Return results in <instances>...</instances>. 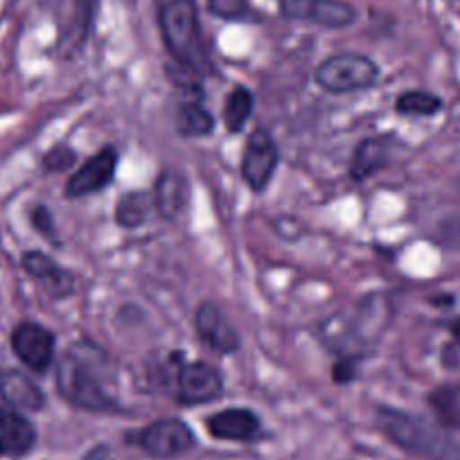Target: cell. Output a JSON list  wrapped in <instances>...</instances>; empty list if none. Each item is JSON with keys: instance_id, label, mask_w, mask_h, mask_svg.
I'll use <instances>...</instances> for the list:
<instances>
[{"instance_id": "cell-19", "label": "cell", "mask_w": 460, "mask_h": 460, "mask_svg": "<svg viewBox=\"0 0 460 460\" xmlns=\"http://www.w3.org/2000/svg\"><path fill=\"white\" fill-rule=\"evenodd\" d=\"M156 210L154 206V197L143 190H134V192H127L118 199L115 203V224L122 226V228H140L143 224H147L149 215Z\"/></svg>"}, {"instance_id": "cell-1", "label": "cell", "mask_w": 460, "mask_h": 460, "mask_svg": "<svg viewBox=\"0 0 460 460\" xmlns=\"http://www.w3.org/2000/svg\"><path fill=\"white\" fill-rule=\"evenodd\" d=\"M55 386L75 409L120 413V366L93 339H77L66 348L57 361Z\"/></svg>"}, {"instance_id": "cell-13", "label": "cell", "mask_w": 460, "mask_h": 460, "mask_svg": "<svg viewBox=\"0 0 460 460\" xmlns=\"http://www.w3.org/2000/svg\"><path fill=\"white\" fill-rule=\"evenodd\" d=\"M0 400L21 413L23 411L37 413V411L46 409V393L41 391V386L28 373L16 368L0 373Z\"/></svg>"}, {"instance_id": "cell-7", "label": "cell", "mask_w": 460, "mask_h": 460, "mask_svg": "<svg viewBox=\"0 0 460 460\" xmlns=\"http://www.w3.org/2000/svg\"><path fill=\"white\" fill-rule=\"evenodd\" d=\"M136 445L152 458H176L197 445V436L183 420L163 418L147 424L136 436Z\"/></svg>"}, {"instance_id": "cell-11", "label": "cell", "mask_w": 460, "mask_h": 460, "mask_svg": "<svg viewBox=\"0 0 460 460\" xmlns=\"http://www.w3.org/2000/svg\"><path fill=\"white\" fill-rule=\"evenodd\" d=\"M194 332L203 345H208L210 350L219 352V355H233V352L240 350V334L228 321V316L210 300L199 305L197 312H194Z\"/></svg>"}, {"instance_id": "cell-2", "label": "cell", "mask_w": 460, "mask_h": 460, "mask_svg": "<svg viewBox=\"0 0 460 460\" xmlns=\"http://www.w3.org/2000/svg\"><path fill=\"white\" fill-rule=\"evenodd\" d=\"M156 16L163 43L181 70L199 77L215 68L199 23L197 0H156Z\"/></svg>"}, {"instance_id": "cell-8", "label": "cell", "mask_w": 460, "mask_h": 460, "mask_svg": "<svg viewBox=\"0 0 460 460\" xmlns=\"http://www.w3.org/2000/svg\"><path fill=\"white\" fill-rule=\"evenodd\" d=\"M280 163V152L273 140V136L267 129L251 131L249 140L244 145V154H242V176L244 183L249 185L253 192H264L271 183L273 174Z\"/></svg>"}, {"instance_id": "cell-10", "label": "cell", "mask_w": 460, "mask_h": 460, "mask_svg": "<svg viewBox=\"0 0 460 460\" xmlns=\"http://www.w3.org/2000/svg\"><path fill=\"white\" fill-rule=\"evenodd\" d=\"M280 14L291 21H307L327 30H343L355 23V7L343 0H280Z\"/></svg>"}, {"instance_id": "cell-24", "label": "cell", "mask_w": 460, "mask_h": 460, "mask_svg": "<svg viewBox=\"0 0 460 460\" xmlns=\"http://www.w3.org/2000/svg\"><path fill=\"white\" fill-rule=\"evenodd\" d=\"M458 397H460V393L456 391V388H451V386L438 388V391L433 393L431 397H429V400H431V404H433V409H436V413L440 415L442 422L449 424V427H456V424H460Z\"/></svg>"}, {"instance_id": "cell-27", "label": "cell", "mask_w": 460, "mask_h": 460, "mask_svg": "<svg viewBox=\"0 0 460 460\" xmlns=\"http://www.w3.org/2000/svg\"><path fill=\"white\" fill-rule=\"evenodd\" d=\"M30 221H32V226L37 228L39 235H43L46 240L50 242H57V228H55V217H52V212L48 210L46 206H34L32 208V215H30Z\"/></svg>"}, {"instance_id": "cell-9", "label": "cell", "mask_w": 460, "mask_h": 460, "mask_svg": "<svg viewBox=\"0 0 460 460\" xmlns=\"http://www.w3.org/2000/svg\"><path fill=\"white\" fill-rule=\"evenodd\" d=\"M12 350L19 357L21 364L37 375H46L55 361L57 339L48 327L39 323H19L10 336Z\"/></svg>"}, {"instance_id": "cell-17", "label": "cell", "mask_w": 460, "mask_h": 460, "mask_svg": "<svg viewBox=\"0 0 460 460\" xmlns=\"http://www.w3.org/2000/svg\"><path fill=\"white\" fill-rule=\"evenodd\" d=\"M21 267L30 278L43 282L55 298H66L75 291L73 273L61 269L50 255L41 253V251H25L21 255Z\"/></svg>"}, {"instance_id": "cell-12", "label": "cell", "mask_w": 460, "mask_h": 460, "mask_svg": "<svg viewBox=\"0 0 460 460\" xmlns=\"http://www.w3.org/2000/svg\"><path fill=\"white\" fill-rule=\"evenodd\" d=\"M118 170V149L104 147L93 154L77 172L68 179L64 192L68 199H82L109 188Z\"/></svg>"}, {"instance_id": "cell-22", "label": "cell", "mask_w": 460, "mask_h": 460, "mask_svg": "<svg viewBox=\"0 0 460 460\" xmlns=\"http://www.w3.org/2000/svg\"><path fill=\"white\" fill-rule=\"evenodd\" d=\"M97 3L100 0H75V16L73 25H70L68 39H66V48H68V55H75L84 48V43L88 41L93 30V21H95Z\"/></svg>"}, {"instance_id": "cell-21", "label": "cell", "mask_w": 460, "mask_h": 460, "mask_svg": "<svg viewBox=\"0 0 460 460\" xmlns=\"http://www.w3.org/2000/svg\"><path fill=\"white\" fill-rule=\"evenodd\" d=\"M255 97L249 88L237 86L228 93L224 104V125L230 134H240L253 115Z\"/></svg>"}, {"instance_id": "cell-25", "label": "cell", "mask_w": 460, "mask_h": 460, "mask_svg": "<svg viewBox=\"0 0 460 460\" xmlns=\"http://www.w3.org/2000/svg\"><path fill=\"white\" fill-rule=\"evenodd\" d=\"M208 10L221 21H242L249 16V0H208Z\"/></svg>"}, {"instance_id": "cell-6", "label": "cell", "mask_w": 460, "mask_h": 460, "mask_svg": "<svg viewBox=\"0 0 460 460\" xmlns=\"http://www.w3.org/2000/svg\"><path fill=\"white\" fill-rule=\"evenodd\" d=\"M170 393L181 406H199L224 395V377L206 361H181Z\"/></svg>"}, {"instance_id": "cell-4", "label": "cell", "mask_w": 460, "mask_h": 460, "mask_svg": "<svg viewBox=\"0 0 460 460\" xmlns=\"http://www.w3.org/2000/svg\"><path fill=\"white\" fill-rule=\"evenodd\" d=\"M391 321V300L384 294H370L355 305L350 314L325 323V339L339 350V357H359L364 348L379 341Z\"/></svg>"}, {"instance_id": "cell-15", "label": "cell", "mask_w": 460, "mask_h": 460, "mask_svg": "<svg viewBox=\"0 0 460 460\" xmlns=\"http://www.w3.org/2000/svg\"><path fill=\"white\" fill-rule=\"evenodd\" d=\"M206 429L217 440L249 442L262 433V422L251 409H224L206 420Z\"/></svg>"}, {"instance_id": "cell-20", "label": "cell", "mask_w": 460, "mask_h": 460, "mask_svg": "<svg viewBox=\"0 0 460 460\" xmlns=\"http://www.w3.org/2000/svg\"><path fill=\"white\" fill-rule=\"evenodd\" d=\"M176 131L183 138H206L215 131V118L199 100L185 102L176 111Z\"/></svg>"}, {"instance_id": "cell-3", "label": "cell", "mask_w": 460, "mask_h": 460, "mask_svg": "<svg viewBox=\"0 0 460 460\" xmlns=\"http://www.w3.org/2000/svg\"><path fill=\"white\" fill-rule=\"evenodd\" d=\"M377 427L393 445L427 460H460V445L438 424L406 413V411L377 406Z\"/></svg>"}, {"instance_id": "cell-16", "label": "cell", "mask_w": 460, "mask_h": 460, "mask_svg": "<svg viewBox=\"0 0 460 460\" xmlns=\"http://www.w3.org/2000/svg\"><path fill=\"white\" fill-rule=\"evenodd\" d=\"M395 154V138L393 136H370L357 145L350 161V179L368 181L377 172L386 170Z\"/></svg>"}, {"instance_id": "cell-29", "label": "cell", "mask_w": 460, "mask_h": 460, "mask_svg": "<svg viewBox=\"0 0 460 460\" xmlns=\"http://www.w3.org/2000/svg\"><path fill=\"white\" fill-rule=\"evenodd\" d=\"M82 460H113V454H111V449L106 445H97Z\"/></svg>"}, {"instance_id": "cell-18", "label": "cell", "mask_w": 460, "mask_h": 460, "mask_svg": "<svg viewBox=\"0 0 460 460\" xmlns=\"http://www.w3.org/2000/svg\"><path fill=\"white\" fill-rule=\"evenodd\" d=\"M154 206L163 219H176L190 201V183L183 172L163 170L154 183Z\"/></svg>"}, {"instance_id": "cell-26", "label": "cell", "mask_w": 460, "mask_h": 460, "mask_svg": "<svg viewBox=\"0 0 460 460\" xmlns=\"http://www.w3.org/2000/svg\"><path fill=\"white\" fill-rule=\"evenodd\" d=\"M75 158H77L75 149H70L68 145H57L43 156V170L59 174V172H66L68 167L75 165Z\"/></svg>"}, {"instance_id": "cell-28", "label": "cell", "mask_w": 460, "mask_h": 460, "mask_svg": "<svg viewBox=\"0 0 460 460\" xmlns=\"http://www.w3.org/2000/svg\"><path fill=\"white\" fill-rule=\"evenodd\" d=\"M359 357H339L332 366V377L336 384H350L352 379H357L359 373V366H357Z\"/></svg>"}, {"instance_id": "cell-14", "label": "cell", "mask_w": 460, "mask_h": 460, "mask_svg": "<svg viewBox=\"0 0 460 460\" xmlns=\"http://www.w3.org/2000/svg\"><path fill=\"white\" fill-rule=\"evenodd\" d=\"M37 445V429L21 411L0 406V456L23 458Z\"/></svg>"}, {"instance_id": "cell-23", "label": "cell", "mask_w": 460, "mask_h": 460, "mask_svg": "<svg viewBox=\"0 0 460 460\" xmlns=\"http://www.w3.org/2000/svg\"><path fill=\"white\" fill-rule=\"evenodd\" d=\"M442 109V100L427 91H406L397 97L395 111L402 115H436Z\"/></svg>"}, {"instance_id": "cell-5", "label": "cell", "mask_w": 460, "mask_h": 460, "mask_svg": "<svg viewBox=\"0 0 460 460\" xmlns=\"http://www.w3.org/2000/svg\"><path fill=\"white\" fill-rule=\"evenodd\" d=\"M316 84L327 93H355L373 86L379 77V66L370 57L357 52H339L321 61L314 73Z\"/></svg>"}]
</instances>
